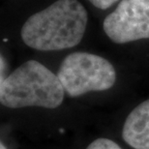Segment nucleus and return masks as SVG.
<instances>
[{"label": "nucleus", "mask_w": 149, "mask_h": 149, "mask_svg": "<svg viewBox=\"0 0 149 149\" xmlns=\"http://www.w3.org/2000/svg\"><path fill=\"white\" fill-rule=\"evenodd\" d=\"M103 27L115 44L149 39V0H121Z\"/></svg>", "instance_id": "nucleus-4"}, {"label": "nucleus", "mask_w": 149, "mask_h": 149, "mask_svg": "<svg viewBox=\"0 0 149 149\" xmlns=\"http://www.w3.org/2000/svg\"><path fill=\"white\" fill-rule=\"evenodd\" d=\"M64 94L57 74L36 60L24 62L0 79V102L11 109H56L63 102Z\"/></svg>", "instance_id": "nucleus-2"}, {"label": "nucleus", "mask_w": 149, "mask_h": 149, "mask_svg": "<svg viewBox=\"0 0 149 149\" xmlns=\"http://www.w3.org/2000/svg\"><path fill=\"white\" fill-rule=\"evenodd\" d=\"M87 22V11L77 0H57L32 15L20 36L27 47L42 52L71 49L80 43Z\"/></svg>", "instance_id": "nucleus-1"}, {"label": "nucleus", "mask_w": 149, "mask_h": 149, "mask_svg": "<svg viewBox=\"0 0 149 149\" xmlns=\"http://www.w3.org/2000/svg\"><path fill=\"white\" fill-rule=\"evenodd\" d=\"M118 0H89V2H91L95 7L101 9V10L109 9Z\"/></svg>", "instance_id": "nucleus-7"}, {"label": "nucleus", "mask_w": 149, "mask_h": 149, "mask_svg": "<svg viewBox=\"0 0 149 149\" xmlns=\"http://www.w3.org/2000/svg\"><path fill=\"white\" fill-rule=\"evenodd\" d=\"M122 138L135 149H149V99L128 115L122 129Z\"/></svg>", "instance_id": "nucleus-5"}, {"label": "nucleus", "mask_w": 149, "mask_h": 149, "mask_svg": "<svg viewBox=\"0 0 149 149\" xmlns=\"http://www.w3.org/2000/svg\"><path fill=\"white\" fill-rule=\"evenodd\" d=\"M0 149H8V148H7V147H6V146H5V145H4V144H3V143H2V142H1V143H0Z\"/></svg>", "instance_id": "nucleus-8"}, {"label": "nucleus", "mask_w": 149, "mask_h": 149, "mask_svg": "<svg viewBox=\"0 0 149 149\" xmlns=\"http://www.w3.org/2000/svg\"><path fill=\"white\" fill-rule=\"evenodd\" d=\"M86 149H122L116 142L109 139H98L94 141Z\"/></svg>", "instance_id": "nucleus-6"}, {"label": "nucleus", "mask_w": 149, "mask_h": 149, "mask_svg": "<svg viewBox=\"0 0 149 149\" xmlns=\"http://www.w3.org/2000/svg\"><path fill=\"white\" fill-rule=\"evenodd\" d=\"M57 77L65 93L79 97L91 91H105L116 80L114 67L102 56L77 52L64 58Z\"/></svg>", "instance_id": "nucleus-3"}]
</instances>
